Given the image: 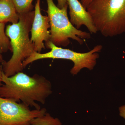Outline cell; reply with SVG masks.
I'll list each match as a JSON object with an SVG mask.
<instances>
[{
  "mask_svg": "<svg viewBox=\"0 0 125 125\" xmlns=\"http://www.w3.org/2000/svg\"><path fill=\"white\" fill-rule=\"evenodd\" d=\"M0 96L21 102L28 106L41 109L37 103L44 104L52 93L51 82L38 75L30 76L22 71L10 76L2 73Z\"/></svg>",
  "mask_w": 125,
  "mask_h": 125,
  "instance_id": "obj_1",
  "label": "cell"
},
{
  "mask_svg": "<svg viewBox=\"0 0 125 125\" xmlns=\"http://www.w3.org/2000/svg\"><path fill=\"white\" fill-rule=\"evenodd\" d=\"M34 15L32 11L19 14V22L6 27V34L10 39L13 52L10 59L2 63V70L6 76L22 71L23 62L36 52L29 35Z\"/></svg>",
  "mask_w": 125,
  "mask_h": 125,
  "instance_id": "obj_2",
  "label": "cell"
},
{
  "mask_svg": "<svg viewBox=\"0 0 125 125\" xmlns=\"http://www.w3.org/2000/svg\"><path fill=\"white\" fill-rule=\"evenodd\" d=\"M86 10L103 36L113 37L125 33V0H93Z\"/></svg>",
  "mask_w": 125,
  "mask_h": 125,
  "instance_id": "obj_3",
  "label": "cell"
},
{
  "mask_svg": "<svg viewBox=\"0 0 125 125\" xmlns=\"http://www.w3.org/2000/svg\"><path fill=\"white\" fill-rule=\"evenodd\" d=\"M46 0L51 28L50 41L54 45L66 46L70 44L69 39L83 45L85 39L91 38L90 33L79 30L71 22L67 15L68 4L60 9L55 5L53 0Z\"/></svg>",
  "mask_w": 125,
  "mask_h": 125,
  "instance_id": "obj_4",
  "label": "cell"
},
{
  "mask_svg": "<svg viewBox=\"0 0 125 125\" xmlns=\"http://www.w3.org/2000/svg\"><path fill=\"white\" fill-rule=\"evenodd\" d=\"M46 43L48 48L51 49V51L43 54L35 52L23 62L24 68L31 62L41 59H64L73 62L74 66L70 72L73 75H75L83 68H87L90 70L93 69L97 63V59L99 57L98 52L101 51L103 48L102 45H97L88 52L80 53L58 47L50 41Z\"/></svg>",
  "mask_w": 125,
  "mask_h": 125,
  "instance_id": "obj_5",
  "label": "cell"
},
{
  "mask_svg": "<svg viewBox=\"0 0 125 125\" xmlns=\"http://www.w3.org/2000/svg\"><path fill=\"white\" fill-rule=\"evenodd\" d=\"M46 112L45 108L31 110L22 103L0 96V125H32L34 119Z\"/></svg>",
  "mask_w": 125,
  "mask_h": 125,
  "instance_id": "obj_6",
  "label": "cell"
},
{
  "mask_svg": "<svg viewBox=\"0 0 125 125\" xmlns=\"http://www.w3.org/2000/svg\"><path fill=\"white\" fill-rule=\"evenodd\" d=\"M40 1L36 0L30 39L34 45L35 52L39 53H40L42 49L45 48L43 42L45 41L46 43L50 41L51 38V32L48 30L50 28L49 18L41 13Z\"/></svg>",
  "mask_w": 125,
  "mask_h": 125,
  "instance_id": "obj_7",
  "label": "cell"
},
{
  "mask_svg": "<svg viewBox=\"0 0 125 125\" xmlns=\"http://www.w3.org/2000/svg\"><path fill=\"white\" fill-rule=\"evenodd\" d=\"M69 9L70 21L76 29L85 26L90 33L97 32L91 16L79 0H67Z\"/></svg>",
  "mask_w": 125,
  "mask_h": 125,
  "instance_id": "obj_8",
  "label": "cell"
},
{
  "mask_svg": "<svg viewBox=\"0 0 125 125\" xmlns=\"http://www.w3.org/2000/svg\"><path fill=\"white\" fill-rule=\"evenodd\" d=\"M19 15L12 0H0V22L18 23Z\"/></svg>",
  "mask_w": 125,
  "mask_h": 125,
  "instance_id": "obj_9",
  "label": "cell"
},
{
  "mask_svg": "<svg viewBox=\"0 0 125 125\" xmlns=\"http://www.w3.org/2000/svg\"><path fill=\"white\" fill-rule=\"evenodd\" d=\"M62 123L58 118H55L49 113H46L44 115L34 119L32 125H62Z\"/></svg>",
  "mask_w": 125,
  "mask_h": 125,
  "instance_id": "obj_10",
  "label": "cell"
},
{
  "mask_svg": "<svg viewBox=\"0 0 125 125\" xmlns=\"http://www.w3.org/2000/svg\"><path fill=\"white\" fill-rule=\"evenodd\" d=\"M5 23L0 22V53L6 52L9 50L11 51L10 39L5 31Z\"/></svg>",
  "mask_w": 125,
  "mask_h": 125,
  "instance_id": "obj_11",
  "label": "cell"
},
{
  "mask_svg": "<svg viewBox=\"0 0 125 125\" xmlns=\"http://www.w3.org/2000/svg\"><path fill=\"white\" fill-rule=\"evenodd\" d=\"M19 14L32 11L33 0H12Z\"/></svg>",
  "mask_w": 125,
  "mask_h": 125,
  "instance_id": "obj_12",
  "label": "cell"
},
{
  "mask_svg": "<svg viewBox=\"0 0 125 125\" xmlns=\"http://www.w3.org/2000/svg\"><path fill=\"white\" fill-rule=\"evenodd\" d=\"M4 60L1 54L0 53V87L2 85V77L3 70H2V64Z\"/></svg>",
  "mask_w": 125,
  "mask_h": 125,
  "instance_id": "obj_13",
  "label": "cell"
},
{
  "mask_svg": "<svg viewBox=\"0 0 125 125\" xmlns=\"http://www.w3.org/2000/svg\"><path fill=\"white\" fill-rule=\"evenodd\" d=\"M57 6L60 8L62 9L67 4V0H57Z\"/></svg>",
  "mask_w": 125,
  "mask_h": 125,
  "instance_id": "obj_14",
  "label": "cell"
},
{
  "mask_svg": "<svg viewBox=\"0 0 125 125\" xmlns=\"http://www.w3.org/2000/svg\"><path fill=\"white\" fill-rule=\"evenodd\" d=\"M79 0L80 1L84 7L85 9H87L89 5L93 0Z\"/></svg>",
  "mask_w": 125,
  "mask_h": 125,
  "instance_id": "obj_15",
  "label": "cell"
},
{
  "mask_svg": "<svg viewBox=\"0 0 125 125\" xmlns=\"http://www.w3.org/2000/svg\"><path fill=\"white\" fill-rule=\"evenodd\" d=\"M119 115L125 120V105L119 108Z\"/></svg>",
  "mask_w": 125,
  "mask_h": 125,
  "instance_id": "obj_16",
  "label": "cell"
}]
</instances>
